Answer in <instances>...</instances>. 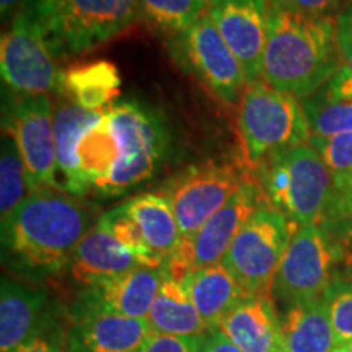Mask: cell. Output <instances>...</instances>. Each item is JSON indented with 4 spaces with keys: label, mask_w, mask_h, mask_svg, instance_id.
Masks as SVG:
<instances>
[{
    "label": "cell",
    "mask_w": 352,
    "mask_h": 352,
    "mask_svg": "<svg viewBox=\"0 0 352 352\" xmlns=\"http://www.w3.org/2000/svg\"><path fill=\"white\" fill-rule=\"evenodd\" d=\"M13 352H65V351L50 334V336L34 338V340L25 342V344H21L20 347H16Z\"/></svg>",
    "instance_id": "f35d334b"
},
{
    "label": "cell",
    "mask_w": 352,
    "mask_h": 352,
    "mask_svg": "<svg viewBox=\"0 0 352 352\" xmlns=\"http://www.w3.org/2000/svg\"><path fill=\"white\" fill-rule=\"evenodd\" d=\"M289 10L316 16H338L349 0H270Z\"/></svg>",
    "instance_id": "d6a6232c"
},
{
    "label": "cell",
    "mask_w": 352,
    "mask_h": 352,
    "mask_svg": "<svg viewBox=\"0 0 352 352\" xmlns=\"http://www.w3.org/2000/svg\"><path fill=\"white\" fill-rule=\"evenodd\" d=\"M243 352H284L280 316L271 297H248L217 327Z\"/></svg>",
    "instance_id": "d6986e66"
},
{
    "label": "cell",
    "mask_w": 352,
    "mask_h": 352,
    "mask_svg": "<svg viewBox=\"0 0 352 352\" xmlns=\"http://www.w3.org/2000/svg\"><path fill=\"white\" fill-rule=\"evenodd\" d=\"M250 176L241 165L204 162L191 165L162 184L158 195L170 202L182 240L189 239L214 217L243 186Z\"/></svg>",
    "instance_id": "9c48e42d"
},
{
    "label": "cell",
    "mask_w": 352,
    "mask_h": 352,
    "mask_svg": "<svg viewBox=\"0 0 352 352\" xmlns=\"http://www.w3.org/2000/svg\"><path fill=\"white\" fill-rule=\"evenodd\" d=\"M2 80L16 96L64 95V72L41 32L23 13L13 19L0 46Z\"/></svg>",
    "instance_id": "7c38bea8"
},
{
    "label": "cell",
    "mask_w": 352,
    "mask_h": 352,
    "mask_svg": "<svg viewBox=\"0 0 352 352\" xmlns=\"http://www.w3.org/2000/svg\"><path fill=\"white\" fill-rule=\"evenodd\" d=\"M209 16L243 69L248 85L261 82L270 0H209Z\"/></svg>",
    "instance_id": "5bb4252c"
},
{
    "label": "cell",
    "mask_w": 352,
    "mask_h": 352,
    "mask_svg": "<svg viewBox=\"0 0 352 352\" xmlns=\"http://www.w3.org/2000/svg\"><path fill=\"white\" fill-rule=\"evenodd\" d=\"M142 266L145 264L138 254L129 252L96 222L72 253L65 271L83 290Z\"/></svg>",
    "instance_id": "ac0fdd59"
},
{
    "label": "cell",
    "mask_w": 352,
    "mask_h": 352,
    "mask_svg": "<svg viewBox=\"0 0 352 352\" xmlns=\"http://www.w3.org/2000/svg\"><path fill=\"white\" fill-rule=\"evenodd\" d=\"M54 308L41 289L2 277L0 285V352H13L25 342L50 336Z\"/></svg>",
    "instance_id": "2e32d148"
},
{
    "label": "cell",
    "mask_w": 352,
    "mask_h": 352,
    "mask_svg": "<svg viewBox=\"0 0 352 352\" xmlns=\"http://www.w3.org/2000/svg\"><path fill=\"white\" fill-rule=\"evenodd\" d=\"M209 10V0H140V20L165 39L178 36Z\"/></svg>",
    "instance_id": "4316f807"
},
{
    "label": "cell",
    "mask_w": 352,
    "mask_h": 352,
    "mask_svg": "<svg viewBox=\"0 0 352 352\" xmlns=\"http://www.w3.org/2000/svg\"><path fill=\"white\" fill-rule=\"evenodd\" d=\"M336 32L342 60L341 67L352 76V0H349L346 7L338 13Z\"/></svg>",
    "instance_id": "d590c367"
},
{
    "label": "cell",
    "mask_w": 352,
    "mask_h": 352,
    "mask_svg": "<svg viewBox=\"0 0 352 352\" xmlns=\"http://www.w3.org/2000/svg\"><path fill=\"white\" fill-rule=\"evenodd\" d=\"M308 144L318 152L334 179V186L352 175V132L333 138H310Z\"/></svg>",
    "instance_id": "f546056e"
},
{
    "label": "cell",
    "mask_w": 352,
    "mask_h": 352,
    "mask_svg": "<svg viewBox=\"0 0 352 352\" xmlns=\"http://www.w3.org/2000/svg\"><path fill=\"white\" fill-rule=\"evenodd\" d=\"M336 16H316L271 3L263 82L303 100L341 69Z\"/></svg>",
    "instance_id": "7a4b0ae2"
},
{
    "label": "cell",
    "mask_w": 352,
    "mask_h": 352,
    "mask_svg": "<svg viewBox=\"0 0 352 352\" xmlns=\"http://www.w3.org/2000/svg\"><path fill=\"white\" fill-rule=\"evenodd\" d=\"M23 6V0H0V13H2V21H13Z\"/></svg>",
    "instance_id": "ab89813d"
},
{
    "label": "cell",
    "mask_w": 352,
    "mask_h": 352,
    "mask_svg": "<svg viewBox=\"0 0 352 352\" xmlns=\"http://www.w3.org/2000/svg\"><path fill=\"white\" fill-rule=\"evenodd\" d=\"M340 352H352V341L346 342V344H342V347H341V351H340Z\"/></svg>",
    "instance_id": "60d3db41"
},
{
    "label": "cell",
    "mask_w": 352,
    "mask_h": 352,
    "mask_svg": "<svg viewBox=\"0 0 352 352\" xmlns=\"http://www.w3.org/2000/svg\"><path fill=\"white\" fill-rule=\"evenodd\" d=\"M264 206L270 204L261 186L256 179H246L236 195L195 235L179 241L164 264L166 276L183 283L195 271L222 263L239 232Z\"/></svg>",
    "instance_id": "30bf717a"
},
{
    "label": "cell",
    "mask_w": 352,
    "mask_h": 352,
    "mask_svg": "<svg viewBox=\"0 0 352 352\" xmlns=\"http://www.w3.org/2000/svg\"><path fill=\"white\" fill-rule=\"evenodd\" d=\"M323 298L340 341H352V280L336 279Z\"/></svg>",
    "instance_id": "4dcf8cb0"
},
{
    "label": "cell",
    "mask_w": 352,
    "mask_h": 352,
    "mask_svg": "<svg viewBox=\"0 0 352 352\" xmlns=\"http://www.w3.org/2000/svg\"><path fill=\"white\" fill-rule=\"evenodd\" d=\"M140 20V0H69L41 34L54 59L85 54Z\"/></svg>",
    "instance_id": "ba28073f"
},
{
    "label": "cell",
    "mask_w": 352,
    "mask_h": 352,
    "mask_svg": "<svg viewBox=\"0 0 352 352\" xmlns=\"http://www.w3.org/2000/svg\"><path fill=\"white\" fill-rule=\"evenodd\" d=\"M103 111V109H101ZM101 111H88L76 103L63 101L56 108V158L59 188L76 196L77 191V160L76 147L82 132L100 116Z\"/></svg>",
    "instance_id": "484cf974"
},
{
    "label": "cell",
    "mask_w": 352,
    "mask_h": 352,
    "mask_svg": "<svg viewBox=\"0 0 352 352\" xmlns=\"http://www.w3.org/2000/svg\"><path fill=\"white\" fill-rule=\"evenodd\" d=\"M352 217V175L346 182L334 186V197L323 223Z\"/></svg>",
    "instance_id": "8d00e7d4"
},
{
    "label": "cell",
    "mask_w": 352,
    "mask_h": 352,
    "mask_svg": "<svg viewBox=\"0 0 352 352\" xmlns=\"http://www.w3.org/2000/svg\"><path fill=\"white\" fill-rule=\"evenodd\" d=\"M166 50L184 72L195 77L214 98L235 107L245 94V72L217 26L204 13L196 23L165 39Z\"/></svg>",
    "instance_id": "52a82bcc"
},
{
    "label": "cell",
    "mask_w": 352,
    "mask_h": 352,
    "mask_svg": "<svg viewBox=\"0 0 352 352\" xmlns=\"http://www.w3.org/2000/svg\"><path fill=\"white\" fill-rule=\"evenodd\" d=\"M182 284L210 329L250 297L222 263L195 271Z\"/></svg>",
    "instance_id": "7402d4cb"
},
{
    "label": "cell",
    "mask_w": 352,
    "mask_h": 352,
    "mask_svg": "<svg viewBox=\"0 0 352 352\" xmlns=\"http://www.w3.org/2000/svg\"><path fill=\"white\" fill-rule=\"evenodd\" d=\"M164 279V267H135L83 289L77 305L127 318H147Z\"/></svg>",
    "instance_id": "e0dca14e"
},
{
    "label": "cell",
    "mask_w": 352,
    "mask_h": 352,
    "mask_svg": "<svg viewBox=\"0 0 352 352\" xmlns=\"http://www.w3.org/2000/svg\"><path fill=\"white\" fill-rule=\"evenodd\" d=\"M107 111L120 142V162L101 199H113L160 173L173 151V135L165 114L144 101H114Z\"/></svg>",
    "instance_id": "3957f363"
},
{
    "label": "cell",
    "mask_w": 352,
    "mask_h": 352,
    "mask_svg": "<svg viewBox=\"0 0 352 352\" xmlns=\"http://www.w3.org/2000/svg\"><path fill=\"white\" fill-rule=\"evenodd\" d=\"M152 338L145 318L108 314L76 305L65 334V352H139Z\"/></svg>",
    "instance_id": "9a60e30c"
},
{
    "label": "cell",
    "mask_w": 352,
    "mask_h": 352,
    "mask_svg": "<svg viewBox=\"0 0 352 352\" xmlns=\"http://www.w3.org/2000/svg\"><path fill=\"white\" fill-rule=\"evenodd\" d=\"M336 252L338 279L352 280V217L323 223Z\"/></svg>",
    "instance_id": "1f68e13d"
},
{
    "label": "cell",
    "mask_w": 352,
    "mask_h": 352,
    "mask_svg": "<svg viewBox=\"0 0 352 352\" xmlns=\"http://www.w3.org/2000/svg\"><path fill=\"white\" fill-rule=\"evenodd\" d=\"M54 116L56 109L47 95L16 96L8 108L7 131L12 132L20 148L32 192L46 188L60 189Z\"/></svg>",
    "instance_id": "4fadbf2b"
},
{
    "label": "cell",
    "mask_w": 352,
    "mask_h": 352,
    "mask_svg": "<svg viewBox=\"0 0 352 352\" xmlns=\"http://www.w3.org/2000/svg\"><path fill=\"white\" fill-rule=\"evenodd\" d=\"M69 0H23V6L19 13L23 15L41 30L51 23L52 19L65 7Z\"/></svg>",
    "instance_id": "836d02e7"
},
{
    "label": "cell",
    "mask_w": 352,
    "mask_h": 352,
    "mask_svg": "<svg viewBox=\"0 0 352 352\" xmlns=\"http://www.w3.org/2000/svg\"><path fill=\"white\" fill-rule=\"evenodd\" d=\"M239 129L243 155L252 168L308 144L310 139L300 100L276 90L266 82L246 85L240 101Z\"/></svg>",
    "instance_id": "5b68a950"
},
{
    "label": "cell",
    "mask_w": 352,
    "mask_h": 352,
    "mask_svg": "<svg viewBox=\"0 0 352 352\" xmlns=\"http://www.w3.org/2000/svg\"><path fill=\"white\" fill-rule=\"evenodd\" d=\"M296 230L280 210L264 206L235 236L222 264L250 297L272 298L276 272Z\"/></svg>",
    "instance_id": "8992f818"
},
{
    "label": "cell",
    "mask_w": 352,
    "mask_h": 352,
    "mask_svg": "<svg viewBox=\"0 0 352 352\" xmlns=\"http://www.w3.org/2000/svg\"><path fill=\"white\" fill-rule=\"evenodd\" d=\"M336 279V252L327 227H297L276 272L272 298L284 305L318 300Z\"/></svg>",
    "instance_id": "8fae6325"
},
{
    "label": "cell",
    "mask_w": 352,
    "mask_h": 352,
    "mask_svg": "<svg viewBox=\"0 0 352 352\" xmlns=\"http://www.w3.org/2000/svg\"><path fill=\"white\" fill-rule=\"evenodd\" d=\"M197 352H243L222 329L212 328L202 336Z\"/></svg>",
    "instance_id": "74e56055"
},
{
    "label": "cell",
    "mask_w": 352,
    "mask_h": 352,
    "mask_svg": "<svg viewBox=\"0 0 352 352\" xmlns=\"http://www.w3.org/2000/svg\"><path fill=\"white\" fill-rule=\"evenodd\" d=\"M271 208L297 227L323 223L334 197V179L310 144L279 153L254 168Z\"/></svg>",
    "instance_id": "277c9868"
},
{
    "label": "cell",
    "mask_w": 352,
    "mask_h": 352,
    "mask_svg": "<svg viewBox=\"0 0 352 352\" xmlns=\"http://www.w3.org/2000/svg\"><path fill=\"white\" fill-rule=\"evenodd\" d=\"M145 320L152 334L164 336L196 338L204 336L210 329L201 318L184 285L166 276V272Z\"/></svg>",
    "instance_id": "603a6c76"
},
{
    "label": "cell",
    "mask_w": 352,
    "mask_h": 352,
    "mask_svg": "<svg viewBox=\"0 0 352 352\" xmlns=\"http://www.w3.org/2000/svg\"><path fill=\"white\" fill-rule=\"evenodd\" d=\"M98 223L107 230L109 235H113L114 239L120 241L121 245H124L129 252L142 259V263L147 267H164V261L160 258H157L151 250H148L147 243L142 232L139 230L138 223L132 220L129 214L126 212V209L122 208V204L116 206L108 212L98 217Z\"/></svg>",
    "instance_id": "f1b7e54d"
},
{
    "label": "cell",
    "mask_w": 352,
    "mask_h": 352,
    "mask_svg": "<svg viewBox=\"0 0 352 352\" xmlns=\"http://www.w3.org/2000/svg\"><path fill=\"white\" fill-rule=\"evenodd\" d=\"M122 208L138 223L148 250L166 261L182 241L178 222L170 202L158 192H145L122 202Z\"/></svg>",
    "instance_id": "cb8c5ba5"
},
{
    "label": "cell",
    "mask_w": 352,
    "mask_h": 352,
    "mask_svg": "<svg viewBox=\"0 0 352 352\" xmlns=\"http://www.w3.org/2000/svg\"><path fill=\"white\" fill-rule=\"evenodd\" d=\"M28 176L20 148L10 131L2 135L0 153V215L7 219L30 195Z\"/></svg>",
    "instance_id": "83f0119b"
},
{
    "label": "cell",
    "mask_w": 352,
    "mask_h": 352,
    "mask_svg": "<svg viewBox=\"0 0 352 352\" xmlns=\"http://www.w3.org/2000/svg\"><path fill=\"white\" fill-rule=\"evenodd\" d=\"M96 222L90 206L63 189L30 192L2 220L3 264L32 279L59 274Z\"/></svg>",
    "instance_id": "6da1fadb"
},
{
    "label": "cell",
    "mask_w": 352,
    "mask_h": 352,
    "mask_svg": "<svg viewBox=\"0 0 352 352\" xmlns=\"http://www.w3.org/2000/svg\"><path fill=\"white\" fill-rule=\"evenodd\" d=\"M310 138L352 132V76L340 69L315 94L300 100Z\"/></svg>",
    "instance_id": "44dd1931"
},
{
    "label": "cell",
    "mask_w": 352,
    "mask_h": 352,
    "mask_svg": "<svg viewBox=\"0 0 352 352\" xmlns=\"http://www.w3.org/2000/svg\"><path fill=\"white\" fill-rule=\"evenodd\" d=\"M280 316L284 352H340L342 342L334 331L324 298L285 305Z\"/></svg>",
    "instance_id": "ffe728a7"
},
{
    "label": "cell",
    "mask_w": 352,
    "mask_h": 352,
    "mask_svg": "<svg viewBox=\"0 0 352 352\" xmlns=\"http://www.w3.org/2000/svg\"><path fill=\"white\" fill-rule=\"evenodd\" d=\"M202 336L175 338L164 334H152V338L140 347L139 352H197Z\"/></svg>",
    "instance_id": "e575fe53"
},
{
    "label": "cell",
    "mask_w": 352,
    "mask_h": 352,
    "mask_svg": "<svg viewBox=\"0 0 352 352\" xmlns=\"http://www.w3.org/2000/svg\"><path fill=\"white\" fill-rule=\"evenodd\" d=\"M120 90V72L108 60L74 65L64 72V95L88 111L108 108Z\"/></svg>",
    "instance_id": "d4e9b609"
}]
</instances>
